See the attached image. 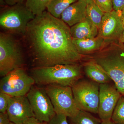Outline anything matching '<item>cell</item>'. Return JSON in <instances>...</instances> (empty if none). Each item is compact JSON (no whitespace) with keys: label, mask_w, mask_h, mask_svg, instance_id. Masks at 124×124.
Listing matches in <instances>:
<instances>
[{"label":"cell","mask_w":124,"mask_h":124,"mask_svg":"<svg viewBox=\"0 0 124 124\" xmlns=\"http://www.w3.org/2000/svg\"><path fill=\"white\" fill-rule=\"evenodd\" d=\"M22 37L33 67L78 64L82 59L69 26L47 11L36 16Z\"/></svg>","instance_id":"obj_1"},{"label":"cell","mask_w":124,"mask_h":124,"mask_svg":"<svg viewBox=\"0 0 124 124\" xmlns=\"http://www.w3.org/2000/svg\"><path fill=\"white\" fill-rule=\"evenodd\" d=\"M31 72L36 84L45 86L55 85L72 87L82 76L78 64L35 67L31 69Z\"/></svg>","instance_id":"obj_2"},{"label":"cell","mask_w":124,"mask_h":124,"mask_svg":"<svg viewBox=\"0 0 124 124\" xmlns=\"http://www.w3.org/2000/svg\"><path fill=\"white\" fill-rule=\"evenodd\" d=\"M35 16L25 4L7 6L1 10L0 26L5 33L23 36L28 23Z\"/></svg>","instance_id":"obj_3"},{"label":"cell","mask_w":124,"mask_h":124,"mask_svg":"<svg viewBox=\"0 0 124 124\" xmlns=\"http://www.w3.org/2000/svg\"><path fill=\"white\" fill-rule=\"evenodd\" d=\"M24 60L21 45L13 35L0 33V76L23 67Z\"/></svg>","instance_id":"obj_4"},{"label":"cell","mask_w":124,"mask_h":124,"mask_svg":"<svg viewBox=\"0 0 124 124\" xmlns=\"http://www.w3.org/2000/svg\"><path fill=\"white\" fill-rule=\"evenodd\" d=\"M45 89L55 113L64 115L69 118L78 115L80 110L74 100L71 87L51 85H46Z\"/></svg>","instance_id":"obj_5"},{"label":"cell","mask_w":124,"mask_h":124,"mask_svg":"<svg viewBox=\"0 0 124 124\" xmlns=\"http://www.w3.org/2000/svg\"><path fill=\"white\" fill-rule=\"evenodd\" d=\"M74 100L80 110L98 113L99 85L86 80H79L72 87Z\"/></svg>","instance_id":"obj_6"},{"label":"cell","mask_w":124,"mask_h":124,"mask_svg":"<svg viewBox=\"0 0 124 124\" xmlns=\"http://www.w3.org/2000/svg\"><path fill=\"white\" fill-rule=\"evenodd\" d=\"M35 83L23 67L12 71L2 77L0 81V92L11 97L25 96Z\"/></svg>","instance_id":"obj_7"},{"label":"cell","mask_w":124,"mask_h":124,"mask_svg":"<svg viewBox=\"0 0 124 124\" xmlns=\"http://www.w3.org/2000/svg\"><path fill=\"white\" fill-rule=\"evenodd\" d=\"M26 96L35 117L41 122L48 123L56 114L45 88L33 85Z\"/></svg>","instance_id":"obj_8"},{"label":"cell","mask_w":124,"mask_h":124,"mask_svg":"<svg viewBox=\"0 0 124 124\" xmlns=\"http://www.w3.org/2000/svg\"><path fill=\"white\" fill-rule=\"evenodd\" d=\"M95 62L108 74L116 85L124 76V52L111 50L95 58Z\"/></svg>","instance_id":"obj_9"},{"label":"cell","mask_w":124,"mask_h":124,"mask_svg":"<svg viewBox=\"0 0 124 124\" xmlns=\"http://www.w3.org/2000/svg\"><path fill=\"white\" fill-rule=\"evenodd\" d=\"M121 94L115 85L108 83L99 85V104L98 114L102 122L111 120L112 114Z\"/></svg>","instance_id":"obj_10"},{"label":"cell","mask_w":124,"mask_h":124,"mask_svg":"<svg viewBox=\"0 0 124 124\" xmlns=\"http://www.w3.org/2000/svg\"><path fill=\"white\" fill-rule=\"evenodd\" d=\"M124 31L122 14L113 10L104 14L99 29V36L104 40L120 39Z\"/></svg>","instance_id":"obj_11"},{"label":"cell","mask_w":124,"mask_h":124,"mask_svg":"<svg viewBox=\"0 0 124 124\" xmlns=\"http://www.w3.org/2000/svg\"><path fill=\"white\" fill-rule=\"evenodd\" d=\"M7 112L10 121L16 124H23L29 117H35L26 95L11 97Z\"/></svg>","instance_id":"obj_12"},{"label":"cell","mask_w":124,"mask_h":124,"mask_svg":"<svg viewBox=\"0 0 124 124\" xmlns=\"http://www.w3.org/2000/svg\"><path fill=\"white\" fill-rule=\"evenodd\" d=\"M86 3L82 0H78L72 4L63 12L60 19L71 27L82 22L86 18Z\"/></svg>","instance_id":"obj_13"},{"label":"cell","mask_w":124,"mask_h":124,"mask_svg":"<svg viewBox=\"0 0 124 124\" xmlns=\"http://www.w3.org/2000/svg\"><path fill=\"white\" fill-rule=\"evenodd\" d=\"M72 39H91L97 37L99 34V29L89 18H86L82 22L70 27Z\"/></svg>","instance_id":"obj_14"},{"label":"cell","mask_w":124,"mask_h":124,"mask_svg":"<svg viewBox=\"0 0 124 124\" xmlns=\"http://www.w3.org/2000/svg\"><path fill=\"white\" fill-rule=\"evenodd\" d=\"M84 70L87 76L98 84H107L112 80L106 72L95 61L86 63Z\"/></svg>","instance_id":"obj_15"},{"label":"cell","mask_w":124,"mask_h":124,"mask_svg":"<svg viewBox=\"0 0 124 124\" xmlns=\"http://www.w3.org/2000/svg\"><path fill=\"white\" fill-rule=\"evenodd\" d=\"M104 40L99 36L91 39H72L76 48L81 55L99 49L103 45Z\"/></svg>","instance_id":"obj_16"},{"label":"cell","mask_w":124,"mask_h":124,"mask_svg":"<svg viewBox=\"0 0 124 124\" xmlns=\"http://www.w3.org/2000/svg\"><path fill=\"white\" fill-rule=\"evenodd\" d=\"M78 0H51L47 6V11L51 15L60 19L63 12L72 4Z\"/></svg>","instance_id":"obj_17"},{"label":"cell","mask_w":124,"mask_h":124,"mask_svg":"<svg viewBox=\"0 0 124 124\" xmlns=\"http://www.w3.org/2000/svg\"><path fill=\"white\" fill-rule=\"evenodd\" d=\"M86 15L98 29L100 28L104 13L93 0L86 3Z\"/></svg>","instance_id":"obj_18"},{"label":"cell","mask_w":124,"mask_h":124,"mask_svg":"<svg viewBox=\"0 0 124 124\" xmlns=\"http://www.w3.org/2000/svg\"><path fill=\"white\" fill-rule=\"evenodd\" d=\"M71 124H101V120L90 112L80 110L75 117L69 118Z\"/></svg>","instance_id":"obj_19"},{"label":"cell","mask_w":124,"mask_h":124,"mask_svg":"<svg viewBox=\"0 0 124 124\" xmlns=\"http://www.w3.org/2000/svg\"><path fill=\"white\" fill-rule=\"evenodd\" d=\"M51 0H26L25 5L35 15L40 14L46 11Z\"/></svg>","instance_id":"obj_20"},{"label":"cell","mask_w":124,"mask_h":124,"mask_svg":"<svg viewBox=\"0 0 124 124\" xmlns=\"http://www.w3.org/2000/svg\"><path fill=\"white\" fill-rule=\"evenodd\" d=\"M111 120L115 124H124V97L121 96L117 102Z\"/></svg>","instance_id":"obj_21"},{"label":"cell","mask_w":124,"mask_h":124,"mask_svg":"<svg viewBox=\"0 0 124 124\" xmlns=\"http://www.w3.org/2000/svg\"><path fill=\"white\" fill-rule=\"evenodd\" d=\"M102 11L108 13L113 10L112 0H93Z\"/></svg>","instance_id":"obj_22"},{"label":"cell","mask_w":124,"mask_h":124,"mask_svg":"<svg viewBox=\"0 0 124 124\" xmlns=\"http://www.w3.org/2000/svg\"><path fill=\"white\" fill-rule=\"evenodd\" d=\"M11 96L5 93L0 92V112H7Z\"/></svg>","instance_id":"obj_23"},{"label":"cell","mask_w":124,"mask_h":124,"mask_svg":"<svg viewBox=\"0 0 124 124\" xmlns=\"http://www.w3.org/2000/svg\"><path fill=\"white\" fill-rule=\"evenodd\" d=\"M66 116L61 114H55L51 120L46 124H69Z\"/></svg>","instance_id":"obj_24"},{"label":"cell","mask_w":124,"mask_h":124,"mask_svg":"<svg viewBox=\"0 0 124 124\" xmlns=\"http://www.w3.org/2000/svg\"><path fill=\"white\" fill-rule=\"evenodd\" d=\"M113 10L122 14L124 9V0H112Z\"/></svg>","instance_id":"obj_25"},{"label":"cell","mask_w":124,"mask_h":124,"mask_svg":"<svg viewBox=\"0 0 124 124\" xmlns=\"http://www.w3.org/2000/svg\"><path fill=\"white\" fill-rule=\"evenodd\" d=\"M7 112H0V124H10L11 122Z\"/></svg>","instance_id":"obj_26"},{"label":"cell","mask_w":124,"mask_h":124,"mask_svg":"<svg viewBox=\"0 0 124 124\" xmlns=\"http://www.w3.org/2000/svg\"><path fill=\"white\" fill-rule=\"evenodd\" d=\"M115 85L119 92L121 94L124 95V76L123 78Z\"/></svg>","instance_id":"obj_27"},{"label":"cell","mask_w":124,"mask_h":124,"mask_svg":"<svg viewBox=\"0 0 124 124\" xmlns=\"http://www.w3.org/2000/svg\"><path fill=\"white\" fill-rule=\"evenodd\" d=\"M23 124H46V123L41 122L36 117H32L27 119Z\"/></svg>","instance_id":"obj_28"},{"label":"cell","mask_w":124,"mask_h":124,"mask_svg":"<svg viewBox=\"0 0 124 124\" xmlns=\"http://www.w3.org/2000/svg\"><path fill=\"white\" fill-rule=\"evenodd\" d=\"M24 0H5L7 6H11L14 5L23 3Z\"/></svg>","instance_id":"obj_29"},{"label":"cell","mask_w":124,"mask_h":124,"mask_svg":"<svg viewBox=\"0 0 124 124\" xmlns=\"http://www.w3.org/2000/svg\"><path fill=\"white\" fill-rule=\"evenodd\" d=\"M101 124H115L111 120L108 121L102 122Z\"/></svg>","instance_id":"obj_30"},{"label":"cell","mask_w":124,"mask_h":124,"mask_svg":"<svg viewBox=\"0 0 124 124\" xmlns=\"http://www.w3.org/2000/svg\"><path fill=\"white\" fill-rule=\"evenodd\" d=\"M120 40L121 42H124V31L122 32V35L121 36L120 38Z\"/></svg>","instance_id":"obj_31"},{"label":"cell","mask_w":124,"mask_h":124,"mask_svg":"<svg viewBox=\"0 0 124 124\" xmlns=\"http://www.w3.org/2000/svg\"><path fill=\"white\" fill-rule=\"evenodd\" d=\"M0 4L1 6H5L6 4L5 0H0Z\"/></svg>","instance_id":"obj_32"},{"label":"cell","mask_w":124,"mask_h":124,"mask_svg":"<svg viewBox=\"0 0 124 124\" xmlns=\"http://www.w3.org/2000/svg\"><path fill=\"white\" fill-rule=\"evenodd\" d=\"M122 18H123V21H124V9L123 10V11H122Z\"/></svg>","instance_id":"obj_33"},{"label":"cell","mask_w":124,"mask_h":124,"mask_svg":"<svg viewBox=\"0 0 124 124\" xmlns=\"http://www.w3.org/2000/svg\"><path fill=\"white\" fill-rule=\"evenodd\" d=\"M82 0L84 1L86 3H88L91 1L93 0Z\"/></svg>","instance_id":"obj_34"},{"label":"cell","mask_w":124,"mask_h":124,"mask_svg":"<svg viewBox=\"0 0 124 124\" xmlns=\"http://www.w3.org/2000/svg\"><path fill=\"white\" fill-rule=\"evenodd\" d=\"M10 124H14V123H13V122H10Z\"/></svg>","instance_id":"obj_35"},{"label":"cell","mask_w":124,"mask_h":124,"mask_svg":"<svg viewBox=\"0 0 124 124\" xmlns=\"http://www.w3.org/2000/svg\"></svg>","instance_id":"obj_36"}]
</instances>
